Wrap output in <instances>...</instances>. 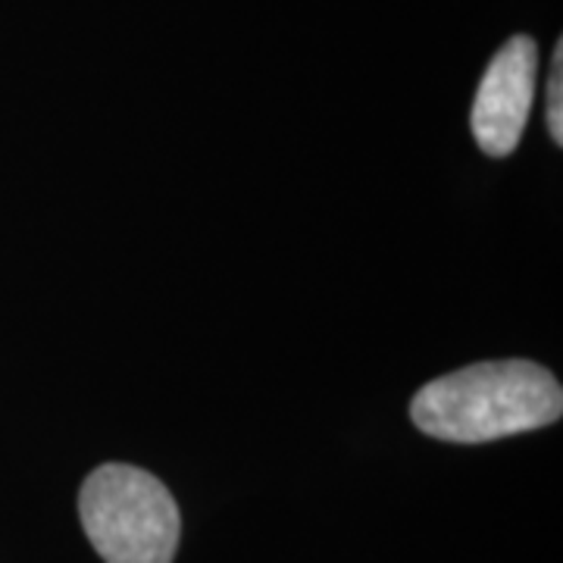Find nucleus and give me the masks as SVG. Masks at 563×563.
<instances>
[{
	"instance_id": "1",
	"label": "nucleus",
	"mask_w": 563,
	"mask_h": 563,
	"mask_svg": "<svg viewBox=\"0 0 563 563\" xmlns=\"http://www.w3.org/2000/svg\"><path fill=\"white\" fill-rule=\"evenodd\" d=\"M563 388L532 361H488L444 373L410 404L413 426L442 442L483 444L561 420Z\"/></svg>"
},
{
	"instance_id": "4",
	"label": "nucleus",
	"mask_w": 563,
	"mask_h": 563,
	"mask_svg": "<svg viewBox=\"0 0 563 563\" xmlns=\"http://www.w3.org/2000/svg\"><path fill=\"white\" fill-rule=\"evenodd\" d=\"M548 132L554 144H563V44L554 47V69L548 79Z\"/></svg>"
},
{
	"instance_id": "3",
	"label": "nucleus",
	"mask_w": 563,
	"mask_h": 563,
	"mask_svg": "<svg viewBox=\"0 0 563 563\" xmlns=\"http://www.w3.org/2000/svg\"><path fill=\"white\" fill-rule=\"evenodd\" d=\"M536 69L539 47L526 35L507 41L488 63L470 113L473 139L488 157L514 154L523 139L536 95Z\"/></svg>"
},
{
	"instance_id": "2",
	"label": "nucleus",
	"mask_w": 563,
	"mask_h": 563,
	"mask_svg": "<svg viewBox=\"0 0 563 563\" xmlns=\"http://www.w3.org/2000/svg\"><path fill=\"white\" fill-rule=\"evenodd\" d=\"M88 542L107 563H173L181 517L169 488L129 463H103L79 492Z\"/></svg>"
}]
</instances>
